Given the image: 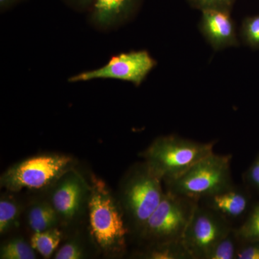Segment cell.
I'll use <instances>...</instances> for the list:
<instances>
[{
	"label": "cell",
	"instance_id": "9a60e30c",
	"mask_svg": "<svg viewBox=\"0 0 259 259\" xmlns=\"http://www.w3.org/2000/svg\"><path fill=\"white\" fill-rule=\"evenodd\" d=\"M90 231V230H89ZM76 230L56 251L55 259H84L91 255V247L96 246L91 233ZM97 247V246H96Z\"/></svg>",
	"mask_w": 259,
	"mask_h": 259
},
{
	"label": "cell",
	"instance_id": "5bb4252c",
	"mask_svg": "<svg viewBox=\"0 0 259 259\" xmlns=\"http://www.w3.org/2000/svg\"><path fill=\"white\" fill-rule=\"evenodd\" d=\"M143 249L135 254L142 259H192L183 240L156 242L145 244Z\"/></svg>",
	"mask_w": 259,
	"mask_h": 259
},
{
	"label": "cell",
	"instance_id": "8fae6325",
	"mask_svg": "<svg viewBox=\"0 0 259 259\" xmlns=\"http://www.w3.org/2000/svg\"><path fill=\"white\" fill-rule=\"evenodd\" d=\"M202 200L204 201V206L217 212L230 223L241 218L249 205L248 194L235 185Z\"/></svg>",
	"mask_w": 259,
	"mask_h": 259
},
{
	"label": "cell",
	"instance_id": "4fadbf2b",
	"mask_svg": "<svg viewBox=\"0 0 259 259\" xmlns=\"http://www.w3.org/2000/svg\"><path fill=\"white\" fill-rule=\"evenodd\" d=\"M25 218L32 233L61 227L59 215L48 197L32 202L27 207Z\"/></svg>",
	"mask_w": 259,
	"mask_h": 259
},
{
	"label": "cell",
	"instance_id": "2e32d148",
	"mask_svg": "<svg viewBox=\"0 0 259 259\" xmlns=\"http://www.w3.org/2000/svg\"><path fill=\"white\" fill-rule=\"evenodd\" d=\"M15 192L7 191L0 197V235L7 233L18 228L21 215V204L16 197Z\"/></svg>",
	"mask_w": 259,
	"mask_h": 259
},
{
	"label": "cell",
	"instance_id": "484cf974",
	"mask_svg": "<svg viewBox=\"0 0 259 259\" xmlns=\"http://www.w3.org/2000/svg\"><path fill=\"white\" fill-rule=\"evenodd\" d=\"M76 3H79V4L83 5H88L90 4H92V3H94L95 0H75Z\"/></svg>",
	"mask_w": 259,
	"mask_h": 259
},
{
	"label": "cell",
	"instance_id": "6da1fadb",
	"mask_svg": "<svg viewBox=\"0 0 259 259\" xmlns=\"http://www.w3.org/2000/svg\"><path fill=\"white\" fill-rule=\"evenodd\" d=\"M91 194L88 204L89 230L93 241L106 256L123 255L128 226L117 195L105 181L93 175L90 180Z\"/></svg>",
	"mask_w": 259,
	"mask_h": 259
},
{
	"label": "cell",
	"instance_id": "7402d4cb",
	"mask_svg": "<svg viewBox=\"0 0 259 259\" xmlns=\"http://www.w3.org/2000/svg\"><path fill=\"white\" fill-rule=\"evenodd\" d=\"M236 0H190L194 8L202 10H223L230 11Z\"/></svg>",
	"mask_w": 259,
	"mask_h": 259
},
{
	"label": "cell",
	"instance_id": "cb8c5ba5",
	"mask_svg": "<svg viewBox=\"0 0 259 259\" xmlns=\"http://www.w3.org/2000/svg\"><path fill=\"white\" fill-rule=\"evenodd\" d=\"M245 177L250 185L259 190V156L248 168Z\"/></svg>",
	"mask_w": 259,
	"mask_h": 259
},
{
	"label": "cell",
	"instance_id": "277c9868",
	"mask_svg": "<svg viewBox=\"0 0 259 259\" xmlns=\"http://www.w3.org/2000/svg\"><path fill=\"white\" fill-rule=\"evenodd\" d=\"M231 155L214 152L199 160L180 177L163 182L166 191L199 202L234 186Z\"/></svg>",
	"mask_w": 259,
	"mask_h": 259
},
{
	"label": "cell",
	"instance_id": "ffe728a7",
	"mask_svg": "<svg viewBox=\"0 0 259 259\" xmlns=\"http://www.w3.org/2000/svg\"><path fill=\"white\" fill-rule=\"evenodd\" d=\"M236 232L242 242H259V204Z\"/></svg>",
	"mask_w": 259,
	"mask_h": 259
},
{
	"label": "cell",
	"instance_id": "e0dca14e",
	"mask_svg": "<svg viewBox=\"0 0 259 259\" xmlns=\"http://www.w3.org/2000/svg\"><path fill=\"white\" fill-rule=\"evenodd\" d=\"M59 228L33 233L30 236V243L32 248L44 258H51L64 238V233Z\"/></svg>",
	"mask_w": 259,
	"mask_h": 259
},
{
	"label": "cell",
	"instance_id": "603a6c76",
	"mask_svg": "<svg viewBox=\"0 0 259 259\" xmlns=\"http://www.w3.org/2000/svg\"><path fill=\"white\" fill-rule=\"evenodd\" d=\"M236 259H259V242H242Z\"/></svg>",
	"mask_w": 259,
	"mask_h": 259
},
{
	"label": "cell",
	"instance_id": "5b68a950",
	"mask_svg": "<svg viewBox=\"0 0 259 259\" xmlns=\"http://www.w3.org/2000/svg\"><path fill=\"white\" fill-rule=\"evenodd\" d=\"M72 156L61 153H42L15 163L2 174L0 185L10 192L48 190L66 172L74 169Z\"/></svg>",
	"mask_w": 259,
	"mask_h": 259
},
{
	"label": "cell",
	"instance_id": "7a4b0ae2",
	"mask_svg": "<svg viewBox=\"0 0 259 259\" xmlns=\"http://www.w3.org/2000/svg\"><path fill=\"white\" fill-rule=\"evenodd\" d=\"M163 183L144 161L130 167L121 179L116 195L131 233L139 236L145 223L157 208L165 193Z\"/></svg>",
	"mask_w": 259,
	"mask_h": 259
},
{
	"label": "cell",
	"instance_id": "ba28073f",
	"mask_svg": "<svg viewBox=\"0 0 259 259\" xmlns=\"http://www.w3.org/2000/svg\"><path fill=\"white\" fill-rule=\"evenodd\" d=\"M232 228L226 218L198 203L182 240L192 259H205L214 245Z\"/></svg>",
	"mask_w": 259,
	"mask_h": 259
},
{
	"label": "cell",
	"instance_id": "30bf717a",
	"mask_svg": "<svg viewBox=\"0 0 259 259\" xmlns=\"http://www.w3.org/2000/svg\"><path fill=\"white\" fill-rule=\"evenodd\" d=\"M202 13L199 30L214 50L238 47L236 24L230 11L212 9L202 10Z\"/></svg>",
	"mask_w": 259,
	"mask_h": 259
},
{
	"label": "cell",
	"instance_id": "52a82bcc",
	"mask_svg": "<svg viewBox=\"0 0 259 259\" xmlns=\"http://www.w3.org/2000/svg\"><path fill=\"white\" fill-rule=\"evenodd\" d=\"M61 226L72 229L88 212L91 184L76 168L66 172L48 189Z\"/></svg>",
	"mask_w": 259,
	"mask_h": 259
},
{
	"label": "cell",
	"instance_id": "9c48e42d",
	"mask_svg": "<svg viewBox=\"0 0 259 259\" xmlns=\"http://www.w3.org/2000/svg\"><path fill=\"white\" fill-rule=\"evenodd\" d=\"M156 62L148 51L122 53L111 58L100 69L86 71L70 78V82L88 81L95 79L123 80L139 86L156 66Z\"/></svg>",
	"mask_w": 259,
	"mask_h": 259
},
{
	"label": "cell",
	"instance_id": "44dd1931",
	"mask_svg": "<svg viewBox=\"0 0 259 259\" xmlns=\"http://www.w3.org/2000/svg\"><path fill=\"white\" fill-rule=\"evenodd\" d=\"M241 37L247 47L259 50V15L248 17L243 20Z\"/></svg>",
	"mask_w": 259,
	"mask_h": 259
},
{
	"label": "cell",
	"instance_id": "8992f818",
	"mask_svg": "<svg viewBox=\"0 0 259 259\" xmlns=\"http://www.w3.org/2000/svg\"><path fill=\"white\" fill-rule=\"evenodd\" d=\"M199 202L165 191L157 208L139 234L145 244L183 239Z\"/></svg>",
	"mask_w": 259,
	"mask_h": 259
},
{
	"label": "cell",
	"instance_id": "7c38bea8",
	"mask_svg": "<svg viewBox=\"0 0 259 259\" xmlns=\"http://www.w3.org/2000/svg\"><path fill=\"white\" fill-rule=\"evenodd\" d=\"M139 0H95L93 19L101 26L125 20L134 11Z\"/></svg>",
	"mask_w": 259,
	"mask_h": 259
},
{
	"label": "cell",
	"instance_id": "d6986e66",
	"mask_svg": "<svg viewBox=\"0 0 259 259\" xmlns=\"http://www.w3.org/2000/svg\"><path fill=\"white\" fill-rule=\"evenodd\" d=\"M241 243L242 241L237 234L236 228H233L226 236L214 245L205 259H236L237 253Z\"/></svg>",
	"mask_w": 259,
	"mask_h": 259
},
{
	"label": "cell",
	"instance_id": "3957f363",
	"mask_svg": "<svg viewBox=\"0 0 259 259\" xmlns=\"http://www.w3.org/2000/svg\"><path fill=\"white\" fill-rule=\"evenodd\" d=\"M215 144L216 141L201 143L170 135L155 139L140 156L166 182L180 177L213 153Z\"/></svg>",
	"mask_w": 259,
	"mask_h": 259
},
{
	"label": "cell",
	"instance_id": "ac0fdd59",
	"mask_svg": "<svg viewBox=\"0 0 259 259\" xmlns=\"http://www.w3.org/2000/svg\"><path fill=\"white\" fill-rule=\"evenodd\" d=\"M1 259H35L36 251L21 236H13L3 242L0 247Z\"/></svg>",
	"mask_w": 259,
	"mask_h": 259
},
{
	"label": "cell",
	"instance_id": "d4e9b609",
	"mask_svg": "<svg viewBox=\"0 0 259 259\" xmlns=\"http://www.w3.org/2000/svg\"><path fill=\"white\" fill-rule=\"evenodd\" d=\"M20 1H22V0H0V8H1L2 10H5Z\"/></svg>",
	"mask_w": 259,
	"mask_h": 259
}]
</instances>
